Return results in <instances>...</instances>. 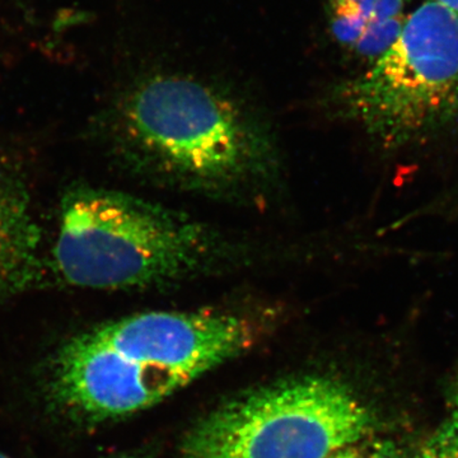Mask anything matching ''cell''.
I'll return each instance as SVG.
<instances>
[{
  "label": "cell",
  "mask_w": 458,
  "mask_h": 458,
  "mask_svg": "<svg viewBox=\"0 0 458 458\" xmlns=\"http://www.w3.org/2000/svg\"><path fill=\"white\" fill-rule=\"evenodd\" d=\"M337 98L346 119L387 149L438 138L458 123V14L432 0L421 4Z\"/></svg>",
  "instance_id": "4"
},
{
  "label": "cell",
  "mask_w": 458,
  "mask_h": 458,
  "mask_svg": "<svg viewBox=\"0 0 458 458\" xmlns=\"http://www.w3.org/2000/svg\"><path fill=\"white\" fill-rule=\"evenodd\" d=\"M373 428L372 412L343 382L293 377L205 415L186 434L179 458H330Z\"/></svg>",
  "instance_id": "5"
},
{
  "label": "cell",
  "mask_w": 458,
  "mask_h": 458,
  "mask_svg": "<svg viewBox=\"0 0 458 458\" xmlns=\"http://www.w3.org/2000/svg\"><path fill=\"white\" fill-rule=\"evenodd\" d=\"M219 255L218 237L182 214L123 192L78 188L63 199L53 256L68 284L125 289L197 276Z\"/></svg>",
  "instance_id": "3"
},
{
  "label": "cell",
  "mask_w": 458,
  "mask_h": 458,
  "mask_svg": "<svg viewBox=\"0 0 458 458\" xmlns=\"http://www.w3.org/2000/svg\"><path fill=\"white\" fill-rule=\"evenodd\" d=\"M249 319L222 311L138 313L72 337L50 376L54 401L104 421L155 406L254 343Z\"/></svg>",
  "instance_id": "1"
},
{
  "label": "cell",
  "mask_w": 458,
  "mask_h": 458,
  "mask_svg": "<svg viewBox=\"0 0 458 458\" xmlns=\"http://www.w3.org/2000/svg\"><path fill=\"white\" fill-rule=\"evenodd\" d=\"M330 458H403V454L393 442L376 441L346 445Z\"/></svg>",
  "instance_id": "9"
},
{
  "label": "cell",
  "mask_w": 458,
  "mask_h": 458,
  "mask_svg": "<svg viewBox=\"0 0 458 458\" xmlns=\"http://www.w3.org/2000/svg\"><path fill=\"white\" fill-rule=\"evenodd\" d=\"M448 408H450L451 417L458 423V375L454 377L448 390Z\"/></svg>",
  "instance_id": "10"
},
{
  "label": "cell",
  "mask_w": 458,
  "mask_h": 458,
  "mask_svg": "<svg viewBox=\"0 0 458 458\" xmlns=\"http://www.w3.org/2000/svg\"><path fill=\"white\" fill-rule=\"evenodd\" d=\"M40 229L20 183L0 172V295L31 284L40 267Z\"/></svg>",
  "instance_id": "6"
},
{
  "label": "cell",
  "mask_w": 458,
  "mask_h": 458,
  "mask_svg": "<svg viewBox=\"0 0 458 458\" xmlns=\"http://www.w3.org/2000/svg\"><path fill=\"white\" fill-rule=\"evenodd\" d=\"M0 458H11V457H9V456H7V454H2V452H0Z\"/></svg>",
  "instance_id": "12"
},
{
  "label": "cell",
  "mask_w": 458,
  "mask_h": 458,
  "mask_svg": "<svg viewBox=\"0 0 458 458\" xmlns=\"http://www.w3.org/2000/svg\"><path fill=\"white\" fill-rule=\"evenodd\" d=\"M434 3L443 5V7L451 9L458 14V0H432Z\"/></svg>",
  "instance_id": "11"
},
{
  "label": "cell",
  "mask_w": 458,
  "mask_h": 458,
  "mask_svg": "<svg viewBox=\"0 0 458 458\" xmlns=\"http://www.w3.org/2000/svg\"><path fill=\"white\" fill-rule=\"evenodd\" d=\"M122 131L146 170L180 188L231 194L274 174L276 153L260 123L223 90L188 75L135 84L123 99Z\"/></svg>",
  "instance_id": "2"
},
{
  "label": "cell",
  "mask_w": 458,
  "mask_h": 458,
  "mask_svg": "<svg viewBox=\"0 0 458 458\" xmlns=\"http://www.w3.org/2000/svg\"><path fill=\"white\" fill-rule=\"evenodd\" d=\"M412 458H458V423L448 417Z\"/></svg>",
  "instance_id": "8"
},
{
  "label": "cell",
  "mask_w": 458,
  "mask_h": 458,
  "mask_svg": "<svg viewBox=\"0 0 458 458\" xmlns=\"http://www.w3.org/2000/svg\"><path fill=\"white\" fill-rule=\"evenodd\" d=\"M403 0H327L330 29L339 44L375 62L405 25Z\"/></svg>",
  "instance_id": "7"
}]
</instances>
